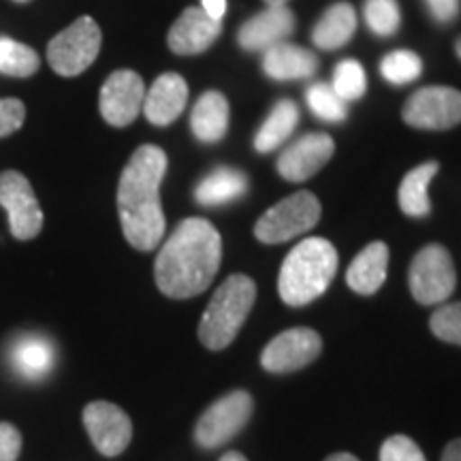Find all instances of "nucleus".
<instances>
[{
  "instance_id": "f257e3e1",
  "label": "nucleus",
  "mask_w": 461,
  "mask_h": 461,
  "mask_svg": "<svg viewBox=\"0 0 461 461\" xmlns=\"http://www.w3.org/2000/svg\"><path fill=\"white\" fill-rule=\"evenodd\" d=\"M222 258V240L205 218H186L160 248L154 278L171 299L201 295L212 285Z\"/></svg>"
},
{
  "instance_id": "f03ea898",
  "label": "nucleus",
  "mask_w": 461,
  "mask_h": 461,
  "mask_svg": "<svg viewBox=\"0 0 461 461\" xmlns=\"http://www.w3.org/2000/svg\"><path fill=\"white\" fill-rule=\"evenodd\" d=\"M167 173V154L158 146L135 149L118 182V214L124 238L141 252L154 250L165 235L160 184Z\"/></svg>"
},
{
  "instance_id": "7ed1b4c3",
  "label": "nucleus",
  "mask_w": 461,
  "mask_h": 461,
  "mask_svg": "<svg viewBox=\"0 0 461 461\" xmlns=\"http://www.w3.org/2000/svg\"><path fill=\"white\" fill-rule=\"evenodd\" d=\"M338 272V250L330 240L308 238L288 252L278 276V293L291 308L312 303L330 288Z\"/></svg>"
},
{
  "instance_id": "20e7f679",
  "label": "nucleus",
  "mask_w": 461,
  "mask_h": 461,
  "mask_svg": "<svg viewBox=\"0 0 461 461\" xmlns=\"http://www.w3.org/2000/svg\"><path fill=\"white\" fill-rule=\"evenodd\" d=\"M257 299L255 280L233 274L218 286L199 322V339L210 350H222L238 338Z\"/></svg>"
},
{
  "instance_id": "39448f33",
  "label": "nucleus",
  "mask_w": 461,
  "mask_h": 461,
  "mask_svg": "<svg viewBox=\"0 0 461 461\" xmlns=\"http://www.w3.org/2000/svg\"><path fill=\"white\" fill-rule=\"evenodd\" d=\"M321 203L308 190H299L269 207L255 224V235L263 244H285L312 230L319 224Z\"/></svg>"
},
{
  "instance_id": "423d86ee",
  "label": "nucleus",
  "mask_w": 461,
  "mask_h": 461,
  "mask_svg": "<svg viewBox=\"0 0 461 461\" xmlns=\"http://www.w3.org/2000/svg\"><path fill=\"white\" fill-rule=\"evenodd\" d=\"M101 43L103 34L99 24L90 15H84L51 39L48 45V60L58 75L75 77L96 60Z\"/></svg>"
},
{
  "instance_id": "0eeeda50",
  "label": "nucleus",
  "mask_w": 461,
  "mask_h": 461,
  "mask_svg": "<svg viewBox=\"0 0 461 461\" xmlns=\"http://www.w3.org/2000/svg\"><path fill=\"white\" fill-rule=\"evenodd\" d=\"M412 297L423 305H440L453 295L457 276L453 258L440 244H429L417 252L408 272Z\"/></svg>"
},
{
  "instance_id": "6e6552de",
  "label": "nucleus",
  "mask_w": 461,
  "mask_h": 461,
  "mask_svg": "<svg viewBox=\"0 0 461 461\" xmlns=\"http://www.w3.org/2000/svg\"><path fill=\"white\" fill-rule=\"evenodd\" d=\"M255 411V402L246 391H233L212 403L201 414L194 438L203 448H218L244 429Z\"/></svg>"
},
{
  "instance_id": "1a4fd4ad",
  "label": "nucleus",
  "mask_w": 461,
  "mask_h": 461,
  "mask_svg": "<svg viewBox=\"0 0 461 461\" xmlns=\"http://www.w3.org/2000/svg\"><path fill=\"white\" fill-rule=\"evenodd\" d=\"M403 122L412 129L448 131L461 122V92L447 86H428L403 105Z\"/></svg>"
},
{
  "instance_id": "9d476101",
  "label": "nucleus",
  "mask_w": 461,
  "mask_h": 461,
  "mask_svg": "<svg viewBox=\"0 0 461 461\" xmlns=\"http://www.w3.org/2000/svg\"><path fill=\"white\" fill-rule=\"evenodd\" d=\"M0 205L9 214V229L15 240H34L43 229V212L26 176L20 171L0 173Z\"/></svg>"
},
{
  "instance_id": "9b49d317",
  "label": "nucleus",
  "mask_w": 461,
  "mask_h": 461,
  "mask_svg": "<svg viewBox=\"0 0 461 461\" xmlns=\"http://www.w3.org/2000/svg\"><path fill=\"white\" fill-rule=\"evenodd\" d=\"M322 350V339L314 330L295 327L282 331L261 353V366L272 374L297 372L310 366Z\"/></svg>"
},
{
  "instance_id": "f8f14e48",
  "label": "nucleus",
  "mask_w": 461,
  "mask_h": 461,
  "mask_svg": "<svg viewBox=\"0 0 461 461\" xmlns=\"http://www.w3.org/2000/svg\"><path fill=\"white\" fill-rule=\"evenodd\" d=\"M146 99V84L141 75L131 68L115 71L101 88L99 109L103 120L112 126H129L135 122Z\"/></svg>"
},
{
  "instance_id": "ddd939ff",
  "label": "nucleus",
  "mask_w": 461,
  "mask_h": 461,
  "mask_svg": "<svg viewBox=\"0 0 461 461\" xmlns=\"http://www.w3.org/2000/svg\"><path fill=\"white\" fill-rule=\"evenodd\" d=\"M84 425L92 445L105 457L124 453L131 445L132 423L122 408L109 402H92L84 408Z\"/></svg>"
},
{
  "instance_id": "4468645a",
  "label": "nucleus",
  "mask_w": 461,
  "mask_h": 461,
  "mask_svg": "<svg viewBox=\"0 0 461 461\" xmlns=\"http://www.w3.org/2000/svg\"><path fill=\"white\" fill-rule=\"evenodd\" d=\"M336 143L327 132H310L299 137L280 154L278 173L288 182H305L330 163Z\"/></svg>"
},
{
  "instance_id": "2eb2a0df",
  "label": "nucleus",
  "mask_w": 461,
  "mask_h": 461,
  "mask_svg": "<svg viewBox=\"0 0 461 461\" xmlns=\"http://www.w3.org/2000/svg\"><path fill=\"white\" fill-rule=\"evenodd\" d=\"M221 20L210 17L201 7H190L171 26L167 43H169L173 54L177 56L201 54L221 37Z\"/></svg>"
},
{
  "instance_id": "dca6fc26",
  "label": "nucleus",
  "mask_w": 461,
  "mask_h": 461,
  "mask_svg": "<svg viewBox=\"0 0 461 461\" xmlns=\"http://www.w3.org/2000/svg\"><path fill=\"white\" fill-rule=\"evenodd\" d=\"M295 31V15L286 5L267 7L240 28L238 41L248 51H265L286 41Z\"/></svg>"
},
{
  "instance_id": "f3484780",
  "label": "nucleus",
  "mask_w": 461,
  "mask_h": 461,
  "mask_svg": "<svg viewBox=\"0 0 461 461\" xmlns=\"http://www.w3.org/2000/svg\"><path fill=\"white\" fill-rule=\"evenodd\" d=\"M188 103V84L182 75L165 73L160 75L143 99V113L152 124L167 126L180 118Z\"/></svg>"
},
{
  "instance_id": "a211bd4d",
  "label": "nucleus",
  "mask_w": 461,
  "mask_h": 461,
  "mask_svg": "<svg viewBox=\"0 0 461 461\" xmlns=\"http://www.w3.org/2000/svg\"><path fill=\"white\" fill-rule=\"evenodd\" d=\"M263 71L276 82H293V79L312 77L319 68V58L312 51L282 41L263 51Z\"/></svg>"
},
{
  "instance_id": "6ab92c4d",
  "label": "nucleus",
  "mask_w": 461,
  "mask_h": 461,
  "mask_svg": "<svg viewBox=\"0 0 461 461\" xmlns=\"http://www.w3.org/2000/svg\"><path fill=\"white\" fill-rule=\"evenodd\" d=\"M389 248L383 241L366 246L346 272V282L359 295H374L387 280Z\"/></svg>"
},
{
  "instance_id": "aec40b11",
  "label": "nucleus",
  "mask_w": 461,
  "mask_h": 461,
  "mask_svg": "<svg viewBox=\"0 0 461 461\" xmlns=\"http://www.w3.org/2000/svg\"><path fill=\"white\" fill-rule=\"evenodd\" d=\"M11 363L14 370L26 380H41L54 370L56 350L48 338L22 336L11 346Z\"/></svg>"
},
{
  "instance_id": "412c9836",
  "label": "nucleus",
  "mask_w": 461,
  "mask_h": 461,
  "mask_svg": "<svg viewBox=\"0 0 461 461\" xmlns=\"http://www.w3.org/2000/svg\"><path fill=\"white\" fill-rule=\"evenodd\" d=\"M190 129L203 143L221 141L229 131V101L216 90L205 92L190 113Z\"/></svg>"
},
{
  "instance_id": "4be33fe9",
  "label": "nucleus",
  "mask_w": 461,
  "mask_h": 461,
  "mask_svg": "<svg viewBox=\"0 0 461 461\" xmlns=\"http://www.w3.org/2000/svg\"><path fill=\"white\" fill-rule=\"evenodd\" d=\"M248 190L246 173L233 167H218L212 173H207L194 188V199L199 205L216 207L227 205L230 201L244 197Z\"/></svg>"
},
{
  "instance_id": "5701e85b",
  "label": "nucleus",
  "mask_w": 461,
  "mask_h": 461,
  "mask_svg": "<svg viewBox=\"0 0 461 461\" xmlns=\"http://www.w3.org/2000/svg\"><path fill=\"white\" fill-rule=\"evenodd\" d=\"M357 31V14L348 3H336L322 14L312 31V43L319 50H339L353 39Z\"/></svg>"
},
{
  "instance_id": "b1692460",
  "label": "nucleus",
  "mask_w": 461,
  "mask_h": 461,
  "mask_svg": "<svg viewBox=\"0 0 461 461\" xmlns=\"http://www.w3.org/2000/svg\"><path fill=\"white\" fill-rule=\"evenodd\" d=\"M299 124V107L293 101L282 99L274 105L269 112L267 120H265L261 129H258L255 137V148L257 152L269 154L276 148H280L288 137L293 135V131Z\"/></svg>"
},
{
  "instance_id": "393cba45",
  "label": "nucleus",
  "mask_w": 461,
  "mask_h": 461,
  "mask_svg": "<svg viewBox=\"0 0 461 461\" xmlns=\"http://www.w3.org/2000/svg\"><path fill=\"white\" fill-rule=\"evenodd\" d=\"M438 173V163H425L414 167V169L408 173L402 180L400 186V207L406 216L412 218H425L431 212V203L428 197V188L431 180Z\"/></svg>"
},
{
  "instance_id": "a878e982",
  "label": "nucleus",
  "mask_w": 461,
  "mask_h": 461,
  "mask_svg": "<svg viewBox=\"0 0 461 461\" xmlns=\"http://www.w3.org/2000/svg\"><path fill=\"white\" fill-rule=\"evenodd\" d=\"M39 65L41 60L32 48L9 37H0V73L24 79L32 77L39 71Z\"/></svg>"
},
{
  "instance_id": "bb28decb",
  "label": "nucleus",
  "mask_w": 461,
  "mask_h": 461,
  "mask_svg": "<svg viewBox=\"0 0 461 461\" xmlns=\"http://www.w3.org/2000/svg\"><path fill=\"white\" fill-rule=\"evenodd\" d=\"M420 71H423V62L411 50L391 51L380 62V73L393 86H406L414 82V79H419Z\"/></svg>"
},
{
  "instance_id": "cd10ccee",
  "label": "nucleus",
  "mask_w": 461,
  "mask_h": 461,
  "mask_svg": "<svg viewBox=\"0 0 461 461\" xmlns=\"http://www.w3.org/2000/svg\"><path fill=\"white\" fill-rule=\"evenodd\" d=\"M305 101L308 107L312 109L316 118L325 120V122H342L348 113L346 109V101L338 96V92L331 88V84H314L305 92Z\"/></svg>"
},
{
  "instance_id": "c85d7f7f",
  "label": "nucleus",
  "mask_w": 461,
  "mask_h": 461,
  "mask_svg": "<svg viewBox=\"0 0 461 461\" xmlns=\"http://www.w3.org/2000/svg\"><path fill=\"white\" fill-rule=\"evenodd\" d=\"M331 88L342 101H359L367 90V77L357 60H342L333 71Z\"/></svg>"
},
{
  "instance_id": "c756f323",
  "label": "nucleus",
  "mask_w": 461,
  "mask_h": 461,
  "mask_svg": "<svg viewBox=\"0 0 461 461\" xmlns=\"http://www.w3.org/2000/svg\"><path fill=\"white\" fill-rule=\"evenodd\" d=\"M366 24L378 37H391L400 28L402 15L400 5L395 0H367L363 7Z\"/></svg>"
},
{
  "instance_id": "7c9ffc66",
  "label": "nucleus",
  "mask_w": 461,
  "mask_h": 461,
  "mask_svg": "<svg viewBox=\"0 0 461 461\" xmlns=\"http://www.w3.org/2000/svg\"><path fill=\"white\" fill-rule=\"evenodd\" d=\"M429 330L442 342L461 346V302L445 303L431 314Z\"/></svg>"
},
{
  "instance_id": "2f4dec72",
  "label": "nucleus",
  "mask_w": 461,
  "mask_h": 461,
  "mask_svg": "<svg viewBox=\"0 0 461 461\" xmlns=\"http://www.w3.org/2000/svg\"><path fill=\"white\" fill-rule=\"evenodd\" d=\"M380 461H428L423 451H420L417 442L408 436H391L384 440V445L380 447Z\"/></svg>"
},
{
  "instance_id": "473e14b6",
  "label": "nucleus",
  "mask_w": 461,
  "mask_h": 461,
  "mask_svg": "<svg viewBox=\"0 0 461 461\" xmlns=\"http://www.w3.org/2000/svg\"><path fill=\"white\" fill-rule=\"evenodd\" d=\"M26 118V107L20 99H0V137L20 131Z\"/></svg>"
},
{
  "instance_id": "72a5a7b5",
  "label": "nucleus",
  "mask_w": 461,
  "mask_h": 461,
  "mask_svg": "<svg viewBox=\"0 0 461 461\" xmlns=\"http://www.w3.org/2000/svg\"><path fill=\"white\" fill-rule=\"evenodd\" d=\"M22 453V434L15 425L0 423V461H17Z\"/></svg>"
},
{
  "instance_id": "f704fd0d",
  "label": "nucleus",
  "mask_w": 461,
  "mask_h": 461,
  "mask_svg": "<svg viewBox=\"0 0 461 461\" xmlns=\"http://www.w3.org/2000/svg\"><path fill=\"white\" fill-rule=\"evenodd\" d=\"M429 14L438 24H451L455 17L459 15L461 0H425Z\"/></svg>"
},
{
  "instance_id": "c9c22d12",
  "label": "nucleus",
  "mask_w": 461,
  "mask_h": 461,
  "mask_svg": "<svg viewBox=\"0 0 461 461\" xmlns=\"http://www.w3.org/2000/svg\"><path fill=\"white\" fill-rule=\"evenodd\" d=\"M201 9L210 17H214V20L222 22L224 11H227V0H201Z\"/></svg>"
},
{
  "instance_id": "e433bc0d",
  "label": "nucleus",
  "mask_w": 461,
  "mask_h": 461,
  "mask_svg": "<svg viewBox=\"0 0 461 461\" xmlns=\"http://www.w3.org/2000/svg\"><path fill=\"white\" fill-rule=\"evenodd\" d=\"M440 461H461V438H457V440H453V442H448L445 453H442Z\"/></svg>"
},
{
  "instance_id": "4c0bfd02",
  "label": "nucleus",
  "mask_w": 461,
  "mask_h": 461,
  "mask_svg": "<svg viewBox=\"0 0 461 461\" xmlns=\"http://www.w3.org/2000/svg\"><path fill=\"white\" fill-rule=\"evenodd\" d=\"M325 461H359V459L350 453H336V455H331V457H327Z\"/></svg>"
},
{
  "instance_id": "58836bf2",
  "label": "nucleus",
  "mask_w": 461,
  "mask_h": 461,
  "mask_svg": "<svg viewBox=\"0 0 461 461\" xmlns=\"http://www.w3.org/2000/svg\"><path fill=\"white\" fill-rule=\"evenodd\" d=\"M221 461H248V459L241 453H238V451H229L227 455H222Z\"/></svg>"
},
{
  "instance_id": "ea45409f",
  "label": "nucleus",
  "mask_w": 461,
  "mask_h": 461,
  "mask_svg": "<svg viewBox=\"0 0 461 461\" xmlns=\"http://www.w3.org/2000/svg\"><path fill=\"white\" fill-rule=\"evenodd\" d=\"M267 3V7H280V5H286L288 0H265Z\"/></svg>"
},
{
  "instance_id": "a19ab883",
  "label": "nucleus",
  "mask_w": 461,
  "mask_h": 461,
  "mask_svg": "<svg viewBox=\"0 0 461 461\" xmlns=\"http://www.w3.org/2000/svg\"><path fill=\"white\" fill-rule=\"evenodd\" d=\"M455 50H457V56L461 58V39H457V43H455Z\"/></svg>"
},
{
  "instance_id": "79ce46f5",
  "label": "nucleus",
  "mask_w": 461,
  "mask_h": 461,
  "mask_svg": "<svg viewBox=\"0 0 461 461\" xmlns=\"http://www.w3.org/2000/svg\"><path fill=\"white\" fill-rule=\"evenodd\" d=\"M15 3H28V0H15Z\"/></svg>"
}]
</instances>
